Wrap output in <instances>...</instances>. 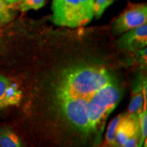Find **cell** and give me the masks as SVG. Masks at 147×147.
I'll return each instance as SVG.
<instances>
[{"label":"cell","mask_w":147,"mask_h":147,"mask_svg":"<svg viewBox=\"0 0 147 147\" xmlns=\"http://www.w3.org/2000/svg\"><path fill=\"white\" fill-rule=\"evenodd\" d=\"M114 80L107 69L96 66H78L64 71L57 88V96L89 100L95 92Z\"/></svg>","instance_id":"6da1fadb"},{"label":"cell","mask_w":147,"mask_h":147,"mask_svg":"<svg viewBox=\"0 0 147 147\" xmlns=\"http://www.w3.org/2000/svg\"><path fill=\"white\" fill-rule=\"evenodd\" d=\"M121 91L114 80L95 92L87 101V113L91 131H96L120 102Z\"/></svg>","instance_id":"7a4b0ae2"},{"label":"cell","mask_w":147,"mask_h":147,"mask_svg":"<svg viewBox=\"0 0 147 147\" xmlns=\"http://www.w3.org/2000/svg\"><path fill=\"white\" fill-rule=\"evenodd\" d=\"M51 9V21L58 26L74 28L89 23L80 0H53Z\"/></svg>","instance_id":"3957f363"},{"label":"cell","mask_w":147,"mask_h":147,"mask_svg":"<svg viewBox=\"0 0 147 147\" xmlns=\"http://www.w3.org/2000/svg\"><path fill=\"white\" fill-rule=\"evenodd\" d=\"M60 111L74 127L83 133H89V119L87 113L88 100L79 97L57 96Z\"/></svg>","instance_id":"277c9868"},{"label":"cell","mask_w":147,"mask_h":147,"mask_svg":"<svg viewBox=\"0 0 147 147\" xmlns=\"http://www.w3.org/2000/svg\"><path fill=\"white\" fill-rule=\"evenodd\" d=\"M147 21V7L146 4L131 5L121 14L113 23L115 34H121L135 28Z\"/></svg>","instance_id":"5b68a950"},{"label":"cell","mask_w":147,"mask_h":147,"mask_svg":"<svg viewBox=\"0 0 147 147\" xmlns=\"http://www.w3.org/2000/svg\"><path fill=\"white\" fill-rule=\"evenodd\" d=\"M147 45V24L130 29L117 40V47L129 52L139 51Z\"/></svg>","instance_id":"8992f818"},{"label":"cell","mask_w":147,"mask_h":147,"mask_svg":"<svg viewBox=\"0 0 147 147\" xmlns=\"http://www.w3.org/2000/svg\"><path fill=\"white\" fill-rule=\"evenodd\" d=\"M140 133L138 115L128 114L123 115L117 126L115 146H122L129 138Z\"/></svg>","instance_id":"52a82bcc"},{"label":"cell","mask_w":147,"mask_h":147,"mask_svg":"<svg viewBox=\"0 0 147 147\" xmlns=\"http://www.w3.org/2000/svg\"><path fill=\"white\" fill-rule=\"evenodd\" d=\"M23 142L9 128H0V147H21Z\"/></svg>","instance_id":"ba28073f"},{"label":"cell","mask_w":147,"mask_h":147,"mask_svg":"<svg viewBox=\"0 0 147 147\" xmlns=\"http://www.w3.org/2000/svg\"><path fill=\"white\" fill-rule=\"evenodd\" d=\"M142 83H140L139 85L134 89V94L132 95L131 102L128 108V114L138 115L143 110L144 106V97L142 93Z\"/></svg>","instance_id":"9c48e42d"},{"label":"cell","mask_w":147,"mask_h":147,"mask_svg":"<svg viewBox=\"0 0 147 147\" xmlns=\"http://www.w3.org/2000/svg\"><path fill=\"white\" fill-rule=\"evenodd\" d=\"M22 92L18 89L16 84H10L5 91L3 98V106L16 105L21 100Z\"/></svg>","instance_id":"30bf717a"},{"label":"cell","mask_w":147,"mask_h":147,"mask_svg":"<svg viewBox=\"0 0 147 147\" xmlns=\"http://www.w3.org/2000/svg\"><path fill=\"white\" fill-rule=\"evenodd\" d=\"M124 115H119L116 117L113 121L110 122L108 127L107 132L106 135V142L108 144L115 145V135L117 131V126L120 122L121 119Z\"/></svg>","instance_id":"8fae6325"},{"label":"cell","mask_w":147,"mask_h":147,"mask_svg":"<svg viewBox=\"0 0 147 147\" xmlns=\"http://www.w3.org/2000/svg\"><path fill=\"white\" fill-rule=\"evenodd\" d=\"M46 0H21L18 10L22 12L29 10H38L45 5Z\"/></svg>","instance_id":"7c38bea8"},{"label":"cell","mask_w":147,"mask_h":147,"mask_svg":"<svg viewBox=\"0 0 147 147\" xmlns=\"http://www.w3.org/2000/svg\"><path fill=\"white\" fill-rule=\"evenodd\" d=\"M13 19V15L11 12L8 4L3 0H0V25L4 26L5 25Z\"/></svg>","instance_id":"4fadbf2b"},{"label":"cell","mask_w":147,"mask_h":147,"mask_svg":"<svg viewBox=\"0 0 147 147\" xmlns=\"http://www.w3.org/2000/svg\"><path fill=\"white\" fill-rule=\"evenodd\" d=\"M146 110H142L140 113L138 114V123L140 133V140L139 146H142L146 140L147 134V115Z\"/></svg>","instance_id":"5bb4252c"},{"label":"cell","mask_w":147,"mask_h":147,"mask_svg":"<svg viewBox=\"0 0 147 147\" xmlns=\"http://www.w3.org/2000/svg\"><path fill=\"white\" fill-rule=\"evenodd\" d=\"M114 0H95L93 7V16L97 18L101 17L106 8L113 3Z\"/></svg>","instance_id":"9a60e30c"},{"label":"cell","mask_w":147,"mask_h":147,"mask_svg":"<svg viewBox=\"0 0 147 147\" xmlns=\"http://www.w3.org/2000/svg\"><path fill=\"white\" fill-rule=\"evenodd\" d=\"M89 23L93 17V7L95 0H80Z\"/></svg>","instance_id":"2e32d148"},{"label":"cell","mask_w":147,"mask_h":147,"mask_svg":"<svg viewBox=\"0 0 147 147\" xmlns=\"http://www.w3.org/2000/svg\"><path fill=\"white\" fill-rule=\"evenodd\" d=\"M10 84V80L8 78L3 76H0V108H4L3 98H4V95L7 87Z\"/></svg>","instance_id":"e0dca14e"},{"label":"cell","mask_w":147,"mask_h":147,"mask_svg":"<svg viewBox=\"0 0 147 147\" xmlns=\"http://www.w3.org/2000/svg\"><path fill=\"white\" fill-rule=\"evenodd\" d=\"M140 140V134H137L136 135L129 138L123 144L124 147H136L139 146Z\"/></svg>","instance_id":"ac0fdd59"},{"label":"cell","mask_w":147,"mask_h":147,"mask_svg":"<svg viewBox=\"0 0 147 147\" xmlns=\"http://www.w3.org/2000/svg\"><path fill=\"white\" fill-rule=\"evenodd\" d=\"M3 1H5V2L7 4L12 5V4H14V3L19 2L21 0H3Z\"/></svg>","instance_id":"d6986e66"}]
</instances>
